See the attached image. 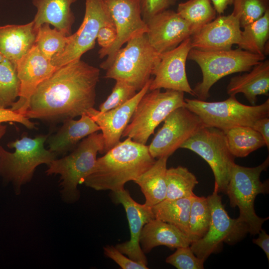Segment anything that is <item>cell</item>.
Here are the masks:
<instances>
[{"mask_svg": "<svg viewBox=\"0 0 269 269\" xmlns=\"http://www.w3.org/2000/svg\"><path fill=\"white\" fill-rule=\"evenodd\" d=\"M100 72L81 59L58 68L37 87L24 116L51 124L81 116L95 104Z\"/></svg>", "mask_w": 269, "mask_h": 269, "instance_id": "cell-1", "label": "cell"}, {"mask_svg": "<svg viewBox=\"0 0 269 269\" xmlns=\"http://www.w3.org/2000/svg\"><path fill=\"white\" fill-rule=\"evenodd\" d=\"M155 161L148 146L127 137L97 159L83 183L97 191H116L124 188L128 181L135 180Z\"/></svg>", "mask_w": 269, "mask_h": 269, "instance_id": "cell-2", "label": "cell"}, {"mask_svg": "<svg viewBox=\"0 0 269 269\" xmlns=\"http://www.w3.org/2000/svg\"><path fill=\"white\" fill-rule=\"evenodd\" d=\"M48 136L40 134L31 138L23 134L7 143L9 148L15 149L13 152L0 145V176L12 184L16 194L22 185L31 180L38 166L48 165L56 158L54 153L44 147Z\"/></svg>", "mask_w": 269, "mask_h": 269, "instance_id": "cell-3", "label": "cell"}, {"mask_svg": "<svg viewBox=\"0 0 269 269\" xmlns=\"http://www.w3.org/2000/svg\"><path fill=\"white\" fill-rule=\"evenodd\" d=\"M265 56L238 48L228 50L203 51L191 48L187 59L195 62L201 69L202 80L193 89L198 99L205 101L213 85L224 77L248 72L264 60Z\"/></svg>", "mask_w": 269, "mask_h": 269, "instance_id": "cell-4", "label": "cell"}, {"mask_svg": "<svg viewBox=\"0 0 269 269\" xmlns=\"http://www.w3.org/2000/svg\"><path fill=\"white\" fill-rule=\"evenodd\" d=\"M269 165V157L260 165L253 167H245L236 163L233 166L225 194H227L230 206L238 207V220L245 223L252 235L259 234L263 223L269 219L259 217L254 209V202L259 194L269 192L268 180L262 182L261 173Z\"/></svg>", "mask_w": 269, "mask_h": 269, "instance_id": "cell-5", "label": "cell"}, {"mask_svg": "<svg viewBox=\"0 0 269 269\" xmlns=\"http://www.w3.org/2000/svg\"><path fill=\"white\" fill-rule=\"evenodd\" d=\"M104 149L102 134L97 132L83 138L69 155L56 158L48 165L47 175H60L62 194L66 200L78 199V185L83 183L93 168L98 152L104 153Z\"/></svg>", "mask_w": 269, "mask_h": 269, "instance_id": "cell-6", "label": "cell"}, {"mask_svg": "<svg viewBox=\"0 0 269 269\" xmlns=\"http://www.w3.org/2000/svg\"><path fill=\"white\" fill-rule=\"evenodd\" d=\"M117 52L105 77L122 81L140 91L151 79L159 59L148 42L146 33L134 36Z\"/></svg>", "mask_w": 269, "mask_h": 269, "instance_id": "cell-7", "label": "cell"}, {"mask_svg": "<svg viewBox=\"0 0 269 269\" xmlns=\"http://www.w3.org/2000/svg\"><path fill=\"white\" fill-rule=\"evenodd\" d=\"M184 93L160 89L148 91L137 104L122 137L145 144L155 128L173 110L185 107Z\"/></svg>", "mask_w": 269, "mask_h": 269, "instance_id": "cell-8", "label": "cell"}, {"mask_svg": "<svg viewBox=\"0 0 269 269\" xmlns=\"http://www.w3.org/2000/svg\"><path fill=\"white\" fill-rule=\"evenodd\" d=\"M185 107L197 115L205 126L223 131L238 127H251L258 120L269 116V99L260 105L248 106L235 96L219 102L185 98Z\"/></svg>", "mask_w": 269, "mask_h": 269, "instance_id": "cell-9", "label": "cell"}, {"mask_svg": "<svg viewBox=\"0 0 269 269\" xmlns=\"http://www.w3.org/2000/svg\"><path fill=\"white\" fill-rule=\"evenodd\" d=\"M180 148L189 149L200 156L209 165L215 178L214 187L226 193L234 157L228 146L224 131L204 126L183 143Z\"/></svg>", "mask_w": 269, "mask_h": 269, "instance_id": "cell-10", "label": "cell"}, {"mask_svg": "<svg viewBox=\"0 0 269 269\" xmlns=\"http://www.w3.org/2000/svg\"><path fill=\"white\" fill-rule=\"evenodd\" d=\"M218 193L214 187L212 194L207 197L211 210V220L207 233L190 245L195 255L204 261L218 250L223 242L235 244L249 232L245 223L229 216Z\"/></svg>", "mask_w": 269, "mask_h": 269, "instance_id": "cell-11", "label": "cell"}, {"mask_svg": "<svg viewBox=\"0 0 269 269\" xmlns=\"http://www.w3.org/2000/svg\"><path fill=\"white\" fill-rule=\"evenodd\" d=\"M114 25L104 0H85L83 22L78 30L71 35L65 47L51 59L57 69L73 61L79 60L86 52L95 47L100 29Z\"/></svg>", "mask_w": 269, "mask_h": 269, "instance_id": "cell-12", "label": "cell"}, {"mask_svg": "<svg viewBox=\"0 0 269 269\" xmlns=\"http://www.w3.org/2000/svg\"><path fill=\"white\" fill-rule=\"evenodd\" d=\"M115 27L117 37L113 45L98 51L99 58L107 56L100 67L107 70L112 65L116 54L130 39L147 31L143 20L139 0H104Z\"/></svg>", "mask_w": 269, "mask_h": 269, "instance_id": "cell-13", "label": "cell"}, {"mask_svg": "<svg viewBox=\"0 0 269 269\" xmlns=\"http://www.w3.org/2000/svg\"><path fill=\"white\" fill-rule=\"evenodd\" d=\"M148 146L154 158L172 155L190 137L205 126L200 118L185 107L171 112Z\"/></svg>", "mask_w": 269, "mask_h": 269, "instance_id": "cell-14", "label": "cell"}, {"mask_svg": "<svg viewBox=\"0 0 269 269\" xmlns=\"http://www.w3.org/2000/svg\"><path fill=\"white\" fill-rule=\"evenodd\" d=\"M190 37L175 48L160 54L154 67V78L150 82L149 91L155 89L172 90L187 93L195 96L186 75V62L191 49Z\"/></svg>", "mask_w": 269, "mask_h": 269, "instance_id": "cell-15", "label": "cell"}, {"mask_svg": "<svg viewBox=\"0 0 269 269\" xmlns=\"http://www.w3.org/2000/svg\"><path fill=\"white\" fill-rule=\"evenodd\" d=\"M16 69L20 92L18 99L10 109L24 116L37 87L57 69L41 53L35 44L17 62Z\"/></svg>", "mask_w": 269, "mask_h": 269, "instance_id": "cell-16", "label": "cell"}, {"mask_svg": "<svg viewBox=\"0 0 269 269\" xmlns=\"http://www.w3.org/2000/svg\"><path fill=\"white\" fill-rule=\"evenodd\" d=\"M112 193L115 201L121 204L125 210L131 234L129 241L118 244L115 247L131 259L147 265V259L141 249L139 239L144 226L154 219L151 207L136 202L125 188Z\"/></svg>", "mask_w": 269, "mask_h": 269, "instance_id": "cell-17", "label": "cell"}, {"mask_svg": "<svg viewBox=\"0 0 269 269\" xmlns=\"http://www.w3.org/2000/svg\"><path fill=\"white\" fill-rule=\"evenodd\" d=\"M146 23L148 42L159 54L175 48L192 35L188 23L169 9L153 15Z\"/></svg>", "mask_w": 269, "mask_h": 269, "instance_id": "cell-18", "label": "cell"}, {"mask_svg": "<svg viewBox=\"0 0 269 269\" xmlns=\"http://www.w3.org/2000/svg\"><path fill=\"white\" fill-rule=\"evenodd\" d=\"M241 31L239 21L232 13L220 15L190 36L191 48L203 51L230 50L238 44Z\"/></svg>", "mask_w": 269, "mask_h": 269, "instance_id": "cell-19", "label": "cell"}, {"mask_svg": "<svg viewBox=\"0 0 269 269\" xmlns=\"http://www.w3.org/2000/svg\"><path fill=\"white\" fill-rule=\"evenodd\" d=\"M152 79L134 97L122 105L104 113L94 108L86 112V114L94 121L102 131L104 141V153L120 141L137 104L148 91Z\"/></svg>", "mask_w": 269, "mask_h": 269, "instance_id": "cell-20", "label": "cell"}, {"mask_svg": "<svg viewBox=\"0 0 269 269\" xmlns=\"http://www.w3.org/2000/svg\"><path fill=\"white\" fill-rule=\"evenodd\" d=\"M78 120L68 119L53 135L48 136L47 140L49 150L56 155L64 154L73 150L83 138L100 131L94 121L84 113Z\"/></svg>", "mask_w": 269, "mask_h": 269, "instance_id": "cell-21", "label": "cell"}, {"mask_svg": "<svg viewBox=\"0 0 269 269\" xmlns=\"http://www.w3.org/2000/svg\"><path fill=\"white\" fill-rule=\"evenodd\" d=\"M193 242L189 236L175 226L155 218L144 226L139 239L141 249L144 254L159 246L176 249L189 246Z\"/></svg>", "mask_w": 269, "mask_h": 269, "instance_id": "cell-22", "label": "cell"}, {"mask_svg": "<svg viewBox=\"0 0 269 269\" xmlns=\"http://www.w3.org/2000/svg\"><path fill=\"white\" fill-rule=\"evenodd\" d=\"M78 0H31L36 8L33 20L34 28L37 29L43 23L53 25L67 36L72 34V27L75 17L71 5Z\"/></svg>", "mask_w": 269, "mask_h": 269, "instance_id": "cell-23", "label": "cell"}, {"mask_svg": "<svg viewBox=\"0 0 269 269\" xmlns=\"http://www.w3.org/2000/svg\"><path fill=\"white\" fill-rule=\"evenodd\" d=\"M249 72L233 77L227 87L230 96L243 93L252 105L257 102L259 95L268 96L269 93V61H262Z\"/></svg>", "mask_w": 269, "mask_h": 269, "instance_id": "cell-24", "label": "cell"}, {"mask_svg": "<svg viewBox=\"0 0 269 269\" xmlns=\"http://www.w3.org/2000/svg\"><path fill=\"white\" fill-rule=\"evenodd\" d=\"M37 31L32 21L23 25L0 26V52L14 64L35 44Z\"/></svg>", "mask_w": 269, "mask_h": 269, "instance_id": "cell-25", "label": "cell"}, {"mask_svg": "<svg viewBox=\"0 0 269 269\" xmlns=\"http://www.w3.org/2000/svg\"><path fill=\"white\" fill-rule=\"evenodd\" d=\"M168 158H157L149 168L134 181L140 187L145 197L144 204L148 207H152L165 199Z\"/></svg>", "mask_w": 269, "mask_h": 269, "instance_id": "cell-26", "label": "cell"}, {"mask_svg": "<svg viewBox=\"0 0 269 269\" xmlns=\"http://www.w3.org/2000/svg\"><path fill=\"white\" fill-rule=\"evenodd\" d=\"M191 204V197L164 199L151 209L154 218L175 226L190 237L189 218Z\"/></svg>", "mask_w": 269, "mask_h": 269, "instance_id": "cell-27", "label": "cell"}, {"mask_svg": "<svg viewBox=\"0 0 269 269\" xmlns=\"http://www.w3.org/2000/svg\"><path fill=\"white\" fill-rule=\"evenodd\" d=\"M241 31L238 48L251 53L268 54L269 38V9L259 19L245 26Z\"/></svg>", "mask_w": 269, "mask_h": 269, "instance_id": "cell-28", "label": "cell"}, {"mask_svg": "<svg viewBox=\"0 0 269 269\" xmlns=\"http://www.w3.org/2000/svg\"><path fill=\"white\" fill-rule=\"evenodd\" d=\"M224 132L229 148L234 156L246 157L266 145L261 134L251 127H238Z\"/></svg>", "mask_w": 269, "mask_h": 269, "instance_id": "cell-29", "label": "cell"}, {"mask_svg": "<svg viewBox=\"0 0 269 269\" xmlns=\"http://www.w3.org/2000/svg\"><path fill=\"white\" fill-rule=\"evenodd\" d=\"M176 12L188 23L192 34L214 20L217 13L210 0H188L178 4Z\"/></svg>", "mask_w": 269, "mask_h": 269, "instance_id": "cell-30", "label": "cell"}, {"mask_svg": "<svg viewBox=\"0 0 269 269\" xmlns=\"http://www.w3.org/2000/svg\"><path fill=\"white\" fill-rule=\"evenodd\" d=\"M165 199L173 200L191 197L193 190L198 183L195 175L185 167L178 166L167 169Z\"/></svg>", "mask_w": 269, "mask_h": 269, "instance_id": "cell-31", "label": "cell"}, {"mask_svg": "<svg viewBox=\"0 0 269 269\" xmlns=\"http://www.w3.org/2000/svg\"><path fill=\"white\" fill-rule=\"evenodd\" d=\"M71 39L62 31L51 28L50 24L45 23L37 30L35 44L41 53L49 60L62 50Z\"/></svg>", "mask_w": 269, "mask_h": 269, "instance_id": "cell-32", "label": "cell"}, {"mask_svg": "<svg viewBox=\"0 0 269 269\" xmlns=\"http://www.w3.org/2000/svg\"><path fill=\"white\" fill-rule=\"evenodd\" d=\"M211 220V210L207 197H191L189 218L190 236L193 242L207 233Z\"/></svg>", "mask_w": 269, "mask_h": 269, "instance_id": "cell-33", "label": "cell"}, {"mask_svg": "<svg viewBox=\"0 0 269 269\" xmlns=\"http://www.w3.org/2000/svg\"><path fill=\"white\" fill-rule=\"evenodd\" d=\"M20 86L16 65L6 58L0 63V108L11 107L17 101Z\"/></svg>", "mask_w": 269, "mask_h": 269, "instance_id": "cell-34", "label": "cell"}, {"mask_svg": "<svg viewBox=\"0 0 269 269\" xmlns=\"http://www.w3.org/2000/svg\"><path fill=\"white\" fill-rule=\"evenodd\" d=\"M232 13L239 20L241 28L259 19L269 9V0H234Z\"/></svg>", "mask_w": 269, "mask_h": 269, "instance_id": "cell-35", "label": "cell"}, {"mask_svg": "<svg viewBox=\"0 0 269 269\" xmlns=\"http://www.w3.org/2000/svg\"><path fill=\"white\" fill-rule=\"evenodd\" d=\"M136 90L122 81H116L111 93L101 104L99 111L104 113L119 107L131 99L136 94Z\"/></svg>", "mask_w": 269, "mask_h": 269, "instance_id": "cell-36", "label": "cell"}, {"mask_svg": "<svg viewBox=\"0 0 269 269\" xmlns=\"http://www.w3.org/2000/svg\"><path fill=\"white\" fill-rule=\"evenodd\" d=\"M204 261L195 255L190 246L177 248L166 259L167 263L178 269H203Z\"/></svg>", "mask_w": 269, "mask_h": 269, "instance_id": "cell-37", "label": "cell"}, {"mask_svg": "<svg viewBox=\"0 0 269 269\" xmlns=\"http://www.w3.org/2000/svg\"><path fill=\"white\" fill-rule=\"evenodd\" d=\"M177 1V0H139L143 20L146 22L153 15L169 9Z\"/></svg>", "mask_w": 269, "mask_h": 269, "instance_id": "cell-38", "label": "cell"}, {"mask_svg": "<svg viewBox=\"0 0 269 269\" xmlns=\"http://www.w3.org/2000/svg\"><path fill=\"white\" fill-rule=\"evenodd\" d=\"M105 255L116 262L123 269H147V265L135 262L119 251L115 247L107 245L104 247Z\"/></svg>", "mask_w": 269, "mask_h": 269, "instance_id": "cell-39", "label": "cell"}, {"mask_svg": "<svg viewBox=\"0 0 269 269\" xmlns=\"http://www.w3.org/2000/svg\"><path fill=\"white\" fill-rule=\"evenodd\" d=\"M7 122L19 123L29 129L35 127V124L25 116L13 111L10 108H0V123Z\"/></svg>", "mask_w": 269, "mask_h": 269, "instance_id": "cell-40", "label": "cell"}, {"mask_svg": "<svg viewBox=\"0 0 269 269\" xmlns=\"http://www.w3.org/2000/svg\"><path fill=\"white\" fill-rule=\"evenodd\" d=\"M117 37L114 25H106L102 27L98 34L97 41L100 49H106L111 46Z\"/></svg>", "mask_w": 269, "mask_h": 269, "instance_id": "cell-41", "label": "cell"}, {"mask_svg": "<svg viewBox=\"0 0 269 269\" xmlns=\"http://www.w3.org/2000/svg\"><path fill=\"white\" fill-rule=\"evenodd\" d=\"M252 128L263 136L266 146L269 148V118L264 117L256 121Z\"/></svg>", "mask_w": 269, "mask_h": 269, "instance_id": "cell-42", "label": "cell"}, {"mask_svg": "<svg viewBox=\"0 0 269 269\" xmlns=\"http://www.w3.org/2000/svg\"><path fill=\"white\" fill-rule=\"evenodd\" d=\"M253 242L259 246L265 253L269 260V235L262 228L259 233L257 238L254 239Z\"/></svg>", "mask_w": 269, "mask_h": 269, "instance_id": "cell-43", "label": "cell"}, {"mask_svg": "<svg viewBox=\"0 0 269 269\" xmlns=\"http://www.w3.org/2000/svg\"><path fill=\"white\" fill-rule=\"evenodd\" d=\"M217 13H223L229 5L233 4L234 0H210Z\"/></svg>", "mask_w": 269, "mask_h": 269, "instance_id": "cell-44", "label": "cell"}, {"mask_svg": "<svg viewBox=\"0 0 269 269\" xmlns=\"http://www.w3.org/2000/svg\"><path fill=\"white\" fill-rule=\"evenodd\" d=\"M6 126L2 125V123H0V140L6 133Z\"/></svg>", "mask_w": 269, "mask_h": 269, "instance_id": "cell-45", "label": "cell"}, {"mask_svg": "<svg viewBox=\"0 0 269 269\" xmlns=\"http://www.w3.org/2000/svg\"><path fill=\"white\" fill-rule=\"evenodd\" d=\"M5 58L6 57L1 52H0V63L3 62Z\"/></svg>", "mask_w": 269, "mask_h": 269, "instance_id": "cell-46", "label": "cell"}]
</instances>
